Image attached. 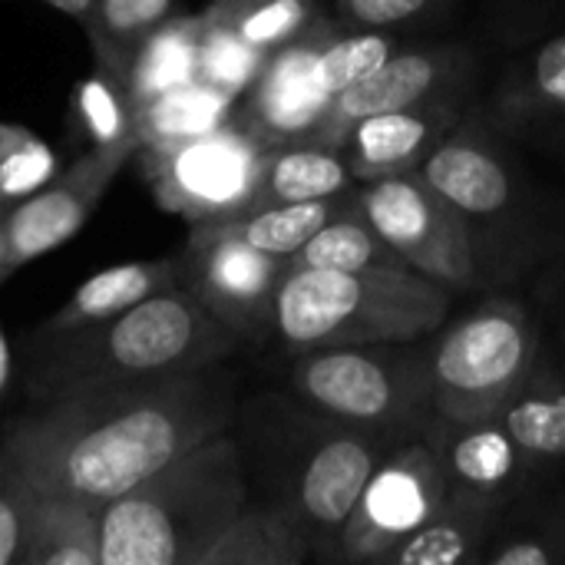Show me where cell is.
Instances as JSON below:
<instances>
[{
    "mask_svg": "<svg viewBox=\"0 0 565 565\" xmlns=\"http://www.w3.org/2000/svg\"><path fill=\"white\" fill-rule=\"evenodd\" d=\"M268 53L255 50L242 36H235L228 26L212 23L202 17V36H199V79L212 83L215 89L242 99L252 83L258 79Z\"/></svg>",
    "mask_w": 565,
    "mask_h": 565,
    "instance_id": "d6a6232c",
    "label": "cell"
},
{
    "mask_svg": "<svg viewBox=\"0 0 565 565\" xmlns=\"http://www.w3.org/2000/svg\"><path fill=\"white\" fill-rule=\"evenodd\" d=\"M417 172L463 215L490 288L546 258L553 222L543 215V195L483 116L467 113Z\"/></svg>",
    "mask_w": 565,
    "mask_h": 565,
    "instance_id": "8992f818",
    "label": "cell"
},
{
    "mask_svg": "<svg viewBox=\"0 0 565 565\" xmlns=\"http://www.w3.org/2000/svg\"><path fill=\"white\" fill-rule=\"evenodd\" d=\"M252 503L232 430L202 440L103 507V565H195Z\"/></svg>",
    "mask_w": 565,
    "mask_h": 565,
    "instance_id": "277c9868",
    "label": "cell"
},
{
    "mask_svg": "<svg viewBox=\"0 0 565 565\" xmlns=\"http://www.w3.org/2000/svg\"><path fill=\"white\" fill-rule=\"evenodd\" d=\"M288 391L321 414L397 444L420 437L434 417L424 338L301 351L288 367Z\"/></svg>",
    "mask_w": 565,
    "mask_h": 565,
    "instance_id": "ba28073f",
    "label": "cell"
},
{
    "mask_svg": "<svg viewBox=\"0 0 565 565\" xmlns=\"http://www.w3.org/2000/svg\"><path fill=\"white\" fill-rule=\"evenodd\" d=\"M526 467L546 480L565 470V374L543 354L523 387L493 414Z\"/></svg>",
    "mask_w": 565,
    "mask_h": 565,
    "instance_id": "d6986e66",
    "label": "cell"
},
{
    "mask_svg": "<svg viewBox=\"0 0 565 565\" xmlns=\"http://www.w3.org/2000/svg\"><path fill=\"white\" fill-rule=\"evenodd\" d=\"M73 119L89 149H126L136 156V106L109 70L96 66L73 86Z\"/></svg>",
    "mask_w": 565,
    "mask_h": 565,
    "instance_id": "f1b7e54d",
    "label": "cell"
},
{
    "mask_svg": "<svg viewBox=\"0 0 565 565\" xmlns=\"http://www.w3.org/2000/svg\"><path fill=\"white\" fill-rule=\"evenodd\" d=\"M288 258L265 255L222 225H189L175 252V281L242 344L271 341V311Z\"/></svg>",
    "mask_w": 565,
    "mask_h": 565,
    "instance_id": "8fae6325",
    "label": "cell"
},
{
    "mask_svg": "<svg viewBox=\"0 0 565 565\" xmlns=\"http://www.w3.org/2000/svg\"><path fill=\"white\" fill-rule=\"evenodd\" d=\"M175 255L166 258H149V262H122L113 268L96 271L93 278H86L66 301L63 308L46 318L33 338H60V334H73L93 324H103L129 308H136L139 301L175 288Z\"/></svg>",
    "mask_w": 565,
    "mask_h": 565,
    "instance_id": "ffe728a7",
    "label": "cell"
},
{
    "mask_svg": "<svg viewBox=\"0 0 565 565\" xmlns=\"http://www.w3.org/2000/svg\"><path fill=\"white\" fill-rule=\"evenodd\" d=\"M450 0H334L338 23L354 30H401L434 20Z\"/></svg>",
    "mask_w": 565,
    "mask_h": 565,
    "instance_id": "e575fe53",
    "label": "cell"
},
{
    "mask_svg": "<svg viewBox=\"0 0 565 565\" xmlns=\"http://www.w3.org/2000/svg\"><path fill=\"white\" fill-rule=\"evenodd\" d=\"M483 119L503 139L565 149V33L533 43L503 66Z\"/></svg>",
    "mask_w": 565,
    "mask_h": 565,
    "instance_id": "2e32d148",
    "label": "cell"
},
{
    "mask_svg": "<svg viewBox=\"0 0 565 565\" xmlns=\"http://www.w3.org/2000/svg\"><path fill=\"white\" fill-rule=\"evenodd\" d=\"M394 53H397L394 30H354L338 23L321 50V70L331 96L381 70Z\"/></svg>",
    "mask_w": 565,
    "mask_h": 565,
    "instance_id": "836d02e7",
    "label": "cell"
},
{
    "mask_svg": "<svg viewBox=\"0 0 565 565\" xmlns=\"http://www.w3.org/2000/svg\"><path fill=\"white\" fill-rule=\"evenodd\" d=\"M238 351L242 341L175 285L103 324L30 338L23 381L30 404H43L83 387L202 371Z\"/></svg>",
    "mask_w": 565,
    "mask_h": 565,
    "instance_id": "3957f363",
    "label": "cell"
},
{
    "mask_svg": "<svg viewBox=\"0 0 565 565\" xmlns=\"http://www.w3.org/2000/svg\"><path fill=\"white\" fill-rule=\"evenodd\" d=\"M354 185L358 182L344 162V152L334 146H321V142L271 146L258 175L252 209L331 199V195H344Z\"/></svg>",
    "mask_w": 565,
    "mask_h": 565,
    "instance_id": "484cf974",
    "label": "cell"
},
{
    "mask_svg": "<svg viewBox=\"0 0 565 565\" xmlns=\"http://www.w3.org/2000/svg\"><path fill=\"white\" fill-rule=\"evenodd\" d=\"M238 401L242 387L228 361L83 387L10 417L0 427V454L33 493L106 507L202 440L232 430Z\"/></svg>",
    "mask_w": 565,
    "mask_h": 565,
    "instance_id": "6da1fadb",
    "label": "cell"
},
{
    "mask_svg": "<svg viewBox=\"0 0 565 565\" xmlns=\"http://www.w3.org/2000/svg\"><path fill=\"white\" fill-rule=\"evenodd\" d=\"M10 384H13V354H10L7 331H3V324H0V411H3V404H7Z\"/></svg>",
    "mask_w": 565,
    "mask_h": 565,
    "instance_id": "8d00e7d4",
    "label": "cell"
},
{
    "mask_svg": "<svg viewBox=\"0 0 565 565\" xmlns=\"http://www.w3.org/2000/svg\"><path fill=\"white\" fill-rule=\"evenodd\" d=\"M288 268H321V271H384L411 268L364 218L354 195L288 258Z\"/></svg>",
    "mask_w": 565,
    "mask_h": 565,
    "instance_id": "4316f807",
    "label": "cell"
},
{
    "mask_svg": "<svg viewBox=\"0 0 565 565\" xmlns=\"http://www.w3.org/2000/svg\"><path fill=\"white\" fill-rule=\"evenodd\" d=\"M235 109L238 99L215 89L205 79H192L179 89H169L136 106V139H139L136 152L149 156V152H169L175 146H185L228 122Z\"/></svg>",
    "mask_w": 565,
    "mask_h": 565,
    "instance_id": "cb8c5ba5",
    "label": "cell"
},
{
    "mask_svg": "<svg viewBox=\"0 0 565 565\" xmlns=\"http://www.w3.org/2000/svg\"><path fill=\"white\" fill-rule=\"evenodd\" d=\"M454 311V291L414 268H288L271 311V341L288 354L420 341Z\"/></svg>",
    "mask_w": 565,
    "mask_h": 565,
    "instance_id": "5b68a950",
    "label": "cell"
},
{
    "mask_svg": "<svg viewBox=\"0 0 565 565\" xmlns=\"http://www.w3.org/2000/svg\"><path fill=\"white\" fill-rule=\"evenodd\" d=\"M199 36L202 13H172L126 53L116 79L126 86L132 106L199 79Z\"/></svg>",
    "mask_w": 565,
    "mask_h": 565,
    "instance_id": "603a6c76",
    "label": "cell"
},
{
    "mask_svg": "<svg viewBox=\"0 0 565 565\" xmlns=\"http://www.w3.org/2000/svg\"><path fill=\"white\" fill-rule=\"evenodd\" d=\"M500 503L450 490L444 507L401 546H394L381 565H480Z\"/></svg>",
    "mask_w": 565,
    "mask_h": 565,
    "instance_id": "44dd1931",
    "label": "cell"
},
{
    "mask_svg": "<svg viewBox=\"0 0 565 565\" xmlns=\"http://www.w3.org/2000/svg\"><path fill=\"white\" fill-rule=\"evenodd\" d=\"M473 79H477V63L467 46L447 43V46L397 50L381 70L341 89L331 99L311 142L341 149L354 122L377 116V113L430 103L440 96L473 93Z\"/></svg>",
    "mask_w": 565,
    "mask_h": 565,
    "instance_id": "5bb4252c",
    "label": "cell"
},
{
    "mask_svg": "<svg viewBox=\"0 0 565 565\" xmlns=\"http://www.w3.org/2000/svg\"><path fill=\"white\" fill-rule=\"evenodd\" d=\"M311 543L305 530L278 507L252 500L199 556L195 565H305Z\"/></svg>",
    "mask_w": 565,
    "mask_h": 565,
    "instance_id": "d4e9b609",
    "label": "cell"
},
{
    "mask_svg": "<svg viewBox=\"0 0 565 565\" xmlns=\"http://www.w3.org/2000/svg\"><path fill=\"white\" fill-rule=\"evenodd\" d=\"M480 565H565V470L497 510Z\"/></svg>",
    "mask_w": 565,
    "mask_h": 565,
    "instance_id": "ac0fdd59",
    "label": "cell"
},
{
    "mask_svg": "<svg viewBox=\"0 0 565 565\" xmlns=\"http://www.w3.org/2000/svg\"><path fill=\"white\" fill-rule=\"evenodd\" d=\"M450 483L424 437L391 447L367 477L341 533V565H381L447 500Z\"/></svg>",
    "mask_w": 565,
    "mask_h": 565,
    "instance_id": "7c38bea8",
    "label": "cell"
},
{
    "mask_svg": "<svg viewBox=\"0 0 565 565\" xmlns=\"http://www.w3.org/2000/svg\"><path fill=\"white\" fill-rule=\"evenodd\" d=\"M99 526V503L66 493L30 490L20 565H103Z\"/></svg>",
    "mask_w": 565,
    "mask_h": 565,
    "instance_id": "7402d4cb",
    "label": "cell"
},
{
    "mask_svg": "<svg viewBox=\"0 0 565 565\" xmlns=\"http://www.w3.org/2000/svg\"><path fill=\"white\" fill-rule=\"evenodd\" d=\"M334 26L338 20L318 13L295 40L268 53L258 79L238 99V119L268 149L315 139L334 99L321 70V50Z\"/></svg>",
    "mask_w": 565,
    "mask_h": 565,
    "instance_id": "4fadbf2b",
    "label": "cell"
},
{
    "mask_svg": "<svg viewBox=\"0 0 565 565\" xmlns=\"http://www.w3.org/2000/svg\"><path fill=\"white\" fill-rule=\"evenodd\" d=\"M563 321H565V291H563Z\"/></svg>",
    "mask_w": 565,
    "mask_h": 565,
    "instance_id": "ab89813d",
    "label": "cell"
},
{
    "mask_svg": "<svg viewBox=\"0 0 565 565\" xmlns=\"http://www.w3.org/2000/svg\"><path fill=\"white\" fill-rule=\"evenodd\" d=\"M268 146L238 119L169 152L139 156L152 199L189 225H215L245 215L255 202Z\"/></svg>",
    "mask_w": 565,
    "mask_h": 565,
    "instance_id": "30bf717a",
    "label": "cell"
},
{
    "mask_svg": "<svg viewBox=\"0 0 565 565\" xmlns=\"http://www.w3.org/2000/svg\"><path fill=\"white\" fill-rule=\"evenodd\" d=\"M60 172L56 152L26 126L0 119V205H17Z\"/></svg>",
    "mask_w": 565,
    "mask_h": 565,
    "instance_id": "1f68e13d",
    "label": "cell"
},
{
    "mask_svg": "<svg viewBox=\"0 0 565 565\" xmlns=\"http://www.w3.org/2000/svg\"><path fill=\"white\" fill-rule=\"evenodd\" d=\"M470 96L473 93H454L354 122L341 142L354 182L417 172L427 156L450 136V129L470 113Z\"/></svg>",
    "mask_w": 565,
    "mask_h": 565,
    "instance_id": "e0dca14e",
    "label": "cell"
},
{
    "mask_svg": "<svg viewBox=\"0 0 565 565\" xmlns=\"http://www.w3.org/2000/svg\"><path fill=\"white\" fill-rule=\"evenodd\" d=\"M348 192L331 195V199H315V202L258 205V209H248L245 215H238L232 222H215V225H222L225 232H232L235 238H242L245 245H252L265 255L291 258L344 205Z\"/></svg>",
    "mask_w": 565,
    "mask_h": 565,
    "instance_id": "83f0119b",
    "label": "cell"
},
{
    "mask_svg": "<svg viewBox=\"0 0 565 565\" xmlns=\"http://www.w3.org/2000/svg\"><path fill=\"white\" fill-rule=\"evenodd\" d=\"M540 331L510 295H487L424 338L430 414L447 424L493 417L540 361Z\"/></svg>",
    "mask_w": 565,
    "mask_h": 565,
    "instance_id": "52a82bcc",
    "label": "cell"
},
{
    "mask_svg": "<svg viewBox=\"0 0 565 565\" xmlns=\"http://www.w3.org/2000/svg\"><path fill=\"white\" fill-rule=\"evenodd\" d=\"M30 487L17 467L0 454V565H20L23 530H26Z\"/></svg>",
    "mask_w": 565,
    "mask_h": 565,
    "instance_id": "d590c367",
    "label": "cell"
},
{
    "mask_svg": "<svg viewBox=\"0 0 565 565\" xmlns=\"http://www.w3.org/2000/svg\"><path fill=\"white\" fill-rule=\"evenodd\" d=\"M172 13L175 0H93L83 17V26L96 66L116 76L126 63V53Z\"/></svg>",
    "mask_w": 565,
    "mask_h": 565,
    "instance_id": "f546056e",
    "label": "cell"
},
{
    "mask_svg": "<svg viewBox=\"0 0 565 565\" xmlns=\"http://www.w3.org/2000/svg\"><path fill=\"white\" fill-rule=\"evenodd\" d=\"M13 271L7 265V205H0V281H7Z\"/></svg>",
    "mask_w": 565,
    "mask_h": 565,
    "instance_id": "f35d334b",
    "label": "cell"
},
{
    "mask_svg": "<svg viewBox=\"0 0 565 565\" xmlns=\"http://www.w3.org/2000/svg\"><path fill=\"white\" fill-rule=\"evenodd\" d=\"M232 434L252 500L285 510L305 530L315 563L341 565L348 516L397 440L321 414L291 391L242 397Z\"/></svg>",
    "mask_w": 565,
    "mask_h": 565,
    "instance_id": "7a4b0ae2",
    "label": "cell"
},
{
    "mask_svg": "<svg viewBox=\"0 0 565 565\" xmlns=\"http://www.w3.org/2000/svg\"><path fill=\"white\" fill-rule=\"evenodd\" d=\"M40 3H46V7H53V10H60V13H66V17L83 23V17H86L93 0H40Z\"/></svg>",
    "mask_w": 565,
    "mask_h": 565,
    "instance_id": "74e56055",
    "label": "cell"
},
{
    "mask_svg": "<svg viewBox=\"0 0 565 565\" xmlns=\"http://www.w3.org/2000/svg\"><path fill=\"white\" fill-rule=\"evenodd\" d=\"M126 149H86L70 169H60L43 189L7 209L10 271L66 245L96 212L113 179L126 169Z\"/></svg>",
    "mask_w": 565,
    "mask_h": 565,
    "instance_id": "9a60e30c",
    "label": "cell"
},
{
    "mask_svg": "<svg viewBox=\"0 0 565 565\" xmlns=\"http://www.w3.org/2000/svg\"><path fill=\"white\" fill-rule=\"evenodd\" d=\"M202 17L228 26L255 50L271 53L318 17V0H212Z\"/></svg>",
    "mask_w": 565,
    "mask_h": 565,
    "instance_id": "4dcf8cb0",
    "label": "cell"
},
{
    "mask_svg": "<svg viewBox=\"0 0 565 565\" xmlns=\"http://www.w3.org/2000/svg\"><path fill=\"white\" fill-rule=\"evenodd\" d=\"M374 232L424 278L457 291H487L463 215L420 175H387L351 189Z\"/></svg>",
    "mask_w": 565,
    "mask_h": 565,
    "instance_id": "9c48e42d",
    "label": "cell"
}]
</instances>
